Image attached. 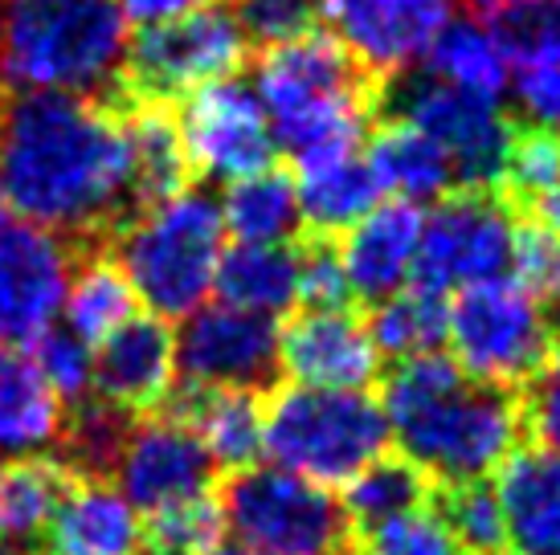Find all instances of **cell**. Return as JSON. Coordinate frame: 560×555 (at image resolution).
<instances>
[{
  "instance_id": "cell-27",
  "label": "cell",
  "mask_w": 560,
  "mask_h": 555,
  "mask_svg": "<svg viewBox=\"0 0 560 555\" xmlns=\"http://www.w3.org/2000/svg\"><path fill=\"white\" fill-rule=\"evenodd\" d=\"M131 425H136L131 413H124L119 404L86 397L70 404V413H62V429H58L49 458L74 482H107L119 470Z\"/></svg>"
},
{
  "instance_id": "cell-41",
  "label": "cell",
  "mask_w": 560,
  "mask_h": 555,
  "mask_svg": "<svg viewBox=\"0 0 560 555\" xmlns=\"http://www.w3.org/2000/svg\"><path fill=\"white\" fill-rule=\"evenodd\" d=\"M234 16L249 49L282 46L319 25V0H237Z\"/></svg>"
},
{
  "instance_id": "cell-22",
  "label": "cell",
  "mask_w": 560,
  "mask_h": 555,
  "mask_svg": "<svg viewBox=\"0 0 560 555\" xmlns=\"http://www.w3.org/2000/svg\"><path fill=\"white\" fill-rule=\"evenodd\" d=\"M54 555H143V523L110 482H70L46 523Z\"/></svg>"
},
{
  "instance_id": "cell-5",
  "label": "cell",
  "mask_w": 560,
  "mask_h": 555,
  "mask_svg": "<svg viewBox=\"0 0 560 555\" xmlns=\"http://www.w3.org/2000/svg\"><path fill=\"white\" fill-rule=\"evenodd\" d=\"M221 209L205 188L156 204L127 221L110 237L107 253L131 282L136 298L156 310V319H185L213 291L221 258Z\"/></svg>"
},
{
  "instance_id": "cell-45",
  "label": "cell",
  "mask_w": 560,
  "mask_h": 555,
  "mask_svg": "<svg viewBox=\"0 0 560 555\" xmlns=\"http://www.w3.org/2000/svg\"><path fill=\"white\" fill-rule=\"evenodd\" d=\"M209 0H124L119 13L124 21H136V25H160V21H172V16H185L192 9H201Z\"/></svg>"
},
{
  "instance_id": "cell-32",
  "label": "cell",
  "mask_w": 560,
  "mask_h": 555,
  "mask_svg": "<svg viewBox=\"0 0 560 555\" xmlns=\"http://www.w3.org/2000/svg\"><path fill=\"white\" fill-rule=\"evenodd\" d=\"M381 201V185H376L369 160H343L336 168L307 172L299 185V213H303V233H324V237H340L352 229L360 216L373 213Z\"/></svg>"
},
{
  "instance_id": "cell-25",
  "label": "cell",
  "mask_w": 560,
  "mask_h": 555,
  "mask_svg": "<svg viewBox=\"0 0 560 555\" xmlns=\"http://www.w3.org/2000/svg\"><path fill=\"white\" fill-rule=\"evenodd\" d=\"M213 291L225 307L254 310L275 319L299 303V258L295 241H270V246H249L237 241L230 253L218 258Z\"/></svg>"
},
{
  "instance_id": "cell-23",
  "label": "cell",
  "mask_w": 560,
  "mask_h": 555,
  "mask_svg": "<svg viewBox=\"0 0 560 555\" xmlns=\"http://www.w3.org/2000/svg\"><path fill=\"white\" fill-rule=\"evenodd\" d=\"M127 139V192H131V213L140 216L156 204L188 192L192 164H188L180 123L168 107L160 103H131L119 110Z\"/></svg>"
},
{
  "instance_id": "cell-17",
  "label": "cell",
  "mask_w": 560,
  "mask_h": 555,
  "mask_svg": "<svg viewBox=\"0 0 560 555\" xmlns=\"http://www.w3.org/2000/svg\"><path fill=\"white\" fill-rule=\"evenodd\" d=\"M279 368L303 388L369 392L381 380V352L352 310H303L279 331Z\"/></svg>"
},
{
  "instance_id": "cell-44",
  "label": "cell",
  "mask_w": 560,
  "mask_h": 555,
  "mask_svg": "<svg viewBox=\"0 0 560 555\" xmlns=\"http://www.w3.org/2000/svg\"><path fill=\"white\" fill-rule=\"evenodd\" d=\"M515 98L528 110L532 127H545L560 135V62L524 70L515 78Z\"/></svg>"
},
{
  "instance_id": "cell-16",
  "label": "cell",
  "mask_w": 560,
  "mask_h": 555,
  "mask_svg": "<svg viewBox=\"0 0 560 555\" xmlns=\"http://www.w3.org/2000/svg\"><path fill=\"white\" fill-rule=\"evenodd\" d=\"M319 21L385 82L425 58L451 0H319Z\"/></svg>"
},
{
  "instance_id": "cell-19",
  "label": "cell",
  "mask_w": 560,
  "mask_h": 555,
  "mask_svg": "<svg viewBox=\"0 0 560 555\" xmlns=\"http://www.w3.org/2000/svg\"><path fill=\"white\" fill-rule=\"evenodd\" d=\"M156 413L180 421L201 437L218 470H249L262 453V416L266 392L249 388H213L197 380H180L168 388V397Z\"/></svg>"
},
{
  "instance_id": "cell-1",
  "label": "cell",
  "mask_w": 560,
  "mask_h": 555,
  "mask_svg": "<svg viewBox=\"0 0 560 555\" xmlns=\"http://www.w3.org/2000/svg\"><path fill=\"white\" fill-rule=\"evenodd\" d=\"M4 209L74 249H107L131 213L119 110L58 91L0 98Z\"/></svg>"
},
{
  "instance_id": "cell-21",
  "label": "cell",
  "mask_w": 560,
  "mask_h": 555,
  "mask_svg": "<svg viewBox=\"0 0 560 555\" xmlns=\"http://www.w3.org/2000/svg\"><path fill=\"white\" fill-rule=\"evenodd\" d=\"M495 494L515 555H560V453L520 446L499 465Z\"/></svg>"
},
{
  "instance_id": "cell-2",
  "label": "cell",
  "mask_w": 560,
  "mask_h": 555,
  "mask_svg": "<svg viewBox=\"0 0 560 555\" xmlns=\"http://www.w3.org/2000/svg\"><path fill=\"white\" fill-rule=\"evenodd\" d=\"M385 421L409 462L434 482L487 479L524 437L520 392L479 385L451 355H413L381 371Z\"/></svg>"
},
{
  "instance_id": "cell-28",
  "label": "cell",
  "mask_w": 560,
  "mask_h": 555,
  "mask_svg": "<svg viewBox=\"0 0 560 555\" xmlns=\"http://www.w3.org/2000/svg\"><path fill=\"white\" fill-rule=\"evenodd\" d=\"M62 307L82 343H103L136 319V291L107 249H79Z\"/></svg>"
},
{
  "instance_id": "cell-29",
  "label": "cell",
  "mask_w": 560,
  "mask_h": 555,
  "mask_svg": "<svg viewBox=\"0 0 560 555\" xmlns=\"http://www.w3.org/2000/svg\"><path fill=\"white\" fill-rule=\"evenodd\" d=\"M221 225L234 233L237 241L249 246H270V241H295L303 233L299 213V180L287 168H266L258 176L234 180L225 188Z\"/></svg>"
},
{
  "instance_id": "cell-34",
  "label": "cell",
  "mask_w": 560,
  "mask_h": 555,
  "mask_svg": "<svg viewBox=\"0 0 560 555\" xmlns=\"http://www.w3.org/2000/svg\"><path fill=\"white\" fill-rule=\"evenodd\" d=\"M364 327H369L381 359L389 355L393 364H401L413 355H430L446 343V294L405 286L393 298L376 303Z\"/></svg>"
},
{
  "instance_id": "cell-46",
  "label": "cell",
  "mask_w": 560,
  "mask_h": 555,
  "mask_svg": "<svg viewBox=\"0 0 560 555\" xmlns=\"http://www.w3.org/2000/svg\"><path fill=\"white\" fill-rule=\"evenodd\" d=\"M515 221H532V225H540V229L557 233L560 237V185H552L548 192H540V197H536L524 213L515 216Z\"/></svg>"
},
{
  "instance_id": "cell-48",
  "label": "cell",
  "mask_w": 560,
  "mask_h": 555,
  "mask_svg": "<svg viewBox=\"0 0 560 555\" xmlns=\"http://www.w3.org/2000/svg\"><path fill=\"white\" fill-rule=\"evenodd\" d=\"M209 555H254V552H246V547H213Z\"/></svg>"
},
{
  "instance_id": "cell-18",
  "label": "cell",
  "mask_w": 560,
  "mask_h": 555,
  "mask_svg": "<svg viewBox=\"0 0 560 555\" xmlns=\"http://www.w3.org/2000/svg\"><path fill=\"white\" fill-rule=\"evenodd\" d=\"M176 335L156 315H136L91 355V385L98 401L119 404L124 413H156L176 385Z\"/></svg>"
},
{
  "instance_id": "cell-8",
  "label": "cell",
  "mask_w": 560,
  "mask_h": 555,
  "mask_svg": "<svg viewBox=\"0 0 560 555\" xmlns=\"http://www.w3.org/2000/svg\"><path fill=\"white\" fill-rule=\"evenodd\" d=\"M376 119H401L418 127L446 155L454 188H495L499 192L515 135V119L503 115L499 103L458 91L430 70L425 74L401 70L381 82Z\"/></svg>"
},
{
  "instance_id": "cell-20",
  "label": "cell",
  "mask_w": 560,
  "mask_h": 555,
  "mask_svg": "<svg viewBox=\"0 0 560 555\" xmlns=\"http://www.w3.org/2000/svg\"><path fill=\"white\" fill-rule=\"evenodd\" d=\"M421 221L425 216L418 213V204L385 201L352 225L348 241L340 246V258L357 303L376 307L405 291V282L413 274V258H418Z\"/></svg>"
},
{
  "instance_id": "cell-39",
  "label": "cell",
  "mask_w": 560,
  "mask_h": 555,
  "mask_svg": "<svg viewBox=\"0 0 560 555\" xmlns=\"http://www.w3.org/2000/svg\"><path fill=\"white\" fill-rule=\"evenodd\" d=\"M33 368L42 371V380L62 404H79L91 392V352L70 327H46L30 343Z\"/></svg>"
},
{
  "instance_id": "cell-26",
  "label": "cell",
  "mask_w": 560,
  "mask_h": 555,
  "mask_svg": "<svg viewBox=\"0 0 560 555\" xmlns=\"http://www.w3.org/2000/svg\"><path fill=\"white\" fill-rule=\"evenodd\" d=\"M373 152H369V168H373L381 192H397L401 201H438L454 188V172L446 155L438 152L418 127L401 123V119H376Z\"/></svg>"
},
{
  "instance_id": "cell-13",
  "label": "cell",
  "mask_w": 560,
  "mask_h": 555,
  "mask_svg": "<svg viewBox=\"0 0 560 555\" xmlns=\"http://www.w3.org/2000/svg\"><path fill=\"white\" fill-rule=\"evenodd\" d=\"M74 249L0 204V343L30 347L66 303Z\"/></svg>"
},
{
  "instance_id": "cell-37",
  "label": "cell",
  "mask_w": 560,
  "mask_h": 555,
  "mask_svg": "<svg viewBox=\"0 0 560 555\" xmlns=\"http://www.w3.org/2000/svg\"><path fill=\"white\" fill-rule=\"evenodd\" d=\"M225 519L218 494H197L148 515L143 523V555H209L218 547Z\"/></svg>"
},
{
  "instance_id": "cell-35",
  "label": "cell",
  "mask_w": 560,
  "mask_h": 555,
  "mask_svg": "<svg viewBox=\"0 0 560 555\" xmlns=\"http://www.w3.org/2000/svg\"><path fill=\"white\" fill-rule=\"evenodd\" d=\"M430 510L451 540L463 547V555H503L508 552V531H503V507H499L495 482H434Z\"/></svg>"
},
{
  "instance_id": "cell-31",
  "label": "cell",
  "mask_w": 560,
  "mask_h": 555,
  "mask_svg": "<svg viewBox=\"0 0 560 555\" xmlns=\"http://www.w3.org/2000/svg\"><path fill=\"white\" fill-rule=\"evenodd\" d=\"M70 482L74 479L49 453L0 462V543L30 552V543L42 540L49 515Z\"/></svg>"
},
{
  "instance_id": "cell-14",
  "label": "cell",
  "mask_w": 560,
  "mask_h": 555,
  "mask_svg": "<svg viewBox=\"0 0 560 555\" xmlns=\"http://www.w3.org/2000/svg\"><path fill=\"white\" fill-rule=\"evenodd\" d=\"M176 368L197 385L270 392L282 376L279 327L266 315L225 303L192 310L176 335Z\"/></svg>"
},
{
  "instance_id": "cell-9",
  "label": "cell",
  "mask_w": 560,
  "mask_h": 555,
  "mask_svg": "<svg viewBox=\"0 0 560 555\" xmlns=\"http://www.w3.org/2000/svg\"><path fill=\"white\" fill-rule=\"evenodd\" d=\"M254 54L246 33L237 25L234 4H201L185 16L160 25H143L127 37L124 54V94L131 103H160L168 107L201 86L234 78ZM124 107V110H127Z\"/></svg>"
},
{
  "instance_id": "cell-33",
  "label": "cell",
  "mask_w": 560,
  "mask_h": 555,
  "mask_svg": "<svg viewBox=\"0 0 560 555\" xmlns=\"http://www.w3.org/2000/svg\"><path fill=\"white\" fill-rule=\"evenodd\" d=\"M425 70L491 103H499V94L508 91V62L491 42V33L479 29L470 16H454L438 29V37L425 49Z\"/></svg>"
},
{
  "instance_id": "cell-38",
  "label": "cell",
  "mask_w": 560,
  "mask_h": 555,
  "mask_svg": "<svg viewBox=\"0 0 560 555\" xmlns=\"http://www.w3.org/2000/svg\"><path fill=\"white\" fill-rule=\"evenodd\" d=\"M299 258V303L303 310H352L357 294L343 274L340 237L324 233H299L295 237Z\"/></svg>"
},
{
  "instance_id": "cell-30",
  "label": "cell",
  "mask_w": 560,
  "mask_h": 555,
  "mask_svg": "<svg viewBox=\"0 0 560 555\" xmlns=\"http://www.w3.org/2000/svg\"><path fill=\"white\" fill-rule=\"evenodd\" d=\"M434 479L418 470L405 453H381L343 486V515L352 523V535H364L373 527L389 523L397 515L430 507Z\"/></svg>"
},
{
  "instance_id": "cell-24",
  "label": "cell",
  "mask_w": 560,
  "mask_h": 555,
  "mask_svg": "<svg viewBox=\"0 0 560 555\" xmlns=\"http://www.w3.org/2000/svg\"><path fill=\"white\" fill-rule=\"evenodd\" d=\"M62 429V401L49 392L25 352L0 343V462L54 453Z\"/></svg>"
},
{
  "instance_id": "cell-36",
  "label": "cell",
  "mask_w": 560,
  "mask_h": 555,
  "mask_svg": "<svg viewBox=\"0 0 560 555\" xmlns=\"http://www.w3.org/2000/svg\"><path fill=\"white\" fill-rule=\"evenodd\" d=\"M503 62L524 70L560 62V0H515L487 16Z\"/></svg>"
},
{
  "instance_id": "cell-49",
  "label": "cell",
  "mask_w": 560,
  "mask_h": 555,
  "mask_svg": "<svg viewBox=\"0 0 560 555\" xmlns=\"http://www.w3.org/2000/svg\"><path fill=\"white\" fill-rule=\"evenodd\" d=\"M0 555H30L25 547H13V543H0Z\"/></svg>"
},
{
  "instance_id": "cell-10",
  "label": "cell",
  "mask_w": 560,
  "mask_h": 555,
  "mask_svg": "<svg viewBox=\"0 0 560 555\" xmlns=\"http://www.w3.org/2000/svg\"><path fill=\"white\" fill-rule=\"evenodd\" d=\"M446 340L470 380L512 392H524L557 347L540 303L508 278L475 282L454 298L446 307Z\"/></svg>"
},
{
  "instance_id": "cell-6",
  "label": "cell",
  "mask_w": 560,
  "mask_h": 555,
  "mask_svg": "<svg viewBox=\"0 0 560 555\" xmlns=\"http://www.w3.org/2000/svg\"><path fill=\"white\" fill-rule=\"evenodd\" d=\"M389 421L373 392L275 385L266 392V458L319 486H340L389 453Z\"/></svg>"
},
{
  "instance_id": "cell-12",
  "label": "cell",
  "mask_w": 560,
  "mask_h": 555,
  "mask_svg": "<svg viewBox=\"0 0 560 555\" xmlns=\"http://www.w3.org/2000/svg\"><path fill=\"white\" fill-rule=\"evenodd\" d=\"M180 139L192 176L230 180V185L275 168L279 155L262 103L242 78H221L213 86L188 94L180 110Z\"/></svg>"
},
{
  "instance_id": "cell-47",
  "label": "cell",
  "mask_w": 560,
  "mask_h": 555,
  "mask_svg": "<svg viewBox=\"0 0 560 555\" xmlns=\"http://www.w3.org/2000/svg\"><path fill=\"white\" fill-rule=\"evenodd\" d=\"M503 4H515V0H467L470 16H482V21L495 13V9H503Z\"/></svg>"
},
{
  "instance_id": "cell-3",
  "label": "cell",
  "mask_w": 560,
  "mask_h": 555,
  "mask_svg": "<svg viewBox=\"0 0 560 555\" xmlns=\"http://www.w3.org/2000/svg\"><path fill=\"white\" fill-rule=\"evenodd\" d=\"M254 91L275 143L299 176H307L357 155L360 139L376 123L381 78L336 33L315 25L303 37L262 49Z\"/></svg>"
},
{
  "instance_id": "cell-42",
  "label": "cell",
  "mask_w": 560,
  "mask_h": 555,
  "mask_svg": "<svg viewBox=\"0 0 560 555\" xmlns=\"http://www.w3.org/2000/svg\"><path fill=\"white\" fill-rule=\"evenodd\" d=\"M512 265L515 282L536 298L548 303L560 294V237L540 229L532 221H515L512 233Z\"/></svg>"
},
{
  "instance_id": "cell-15",
  "label": "cell",
  "mask_w": 560,
  "mask_h": 555,
  "mask_svg": "<svg viewBox=\"0 0 560 555\" xmlns=\"http://www.w3.org/2000/svg\"><path fill=\"white\" fill-rule=\"evenodd\" d=\"M115 479L136 510H160L213 491L218 465L201 446V437L164 413H148L131 425Z\"/></svg>"
},
{
  "instance_id": "cell-11",
  "label": "cell",
  "mask_w": 560,
  "mask_h": 555,
  "mask_svg": "<svg viewBox=\"0 0 560 555\" xmlns=\"http://www.w3.org/2000/svg\"><path fill=\"white\" fill-rule=\"evenodd\" d=\"M512 233L515 213L495 188H451L421 221L409 286L446 294L451 286L503 278L512 265Z\"/></svg>"
},
{
  "instance_id": "cell-7",
  "label": "cell",
  "mask_w": 560,
  "mask_h": 555,
  "mask_svg": "<svg viewBox=\"0 0 560 555\" xmlns=\"http://www.w3.org/2000/svg\"><path fill=\"white\" fill-rule=\"evenodd\" d=\"M221 519L254 555H352V523L336 494L279 470L249 465L225 479Z\"/></svg>"
},
{
  "instance_id": "cell-40",
  "label": "cell",
  "mask_w": 560,
  "mask_h": 555,
  "mask_svg": "<svg viewBox=\"0 0 560 555\" xmlns=\"http://www.w3.org/2000/svg\"><path fill=\"white\" fill-rule=\"evenodd\" d=\"M352 555H463V547L451 540L434 510L421 507L357 535Z\"/></svg>"
},
{
  "instance_id": "cell-43",
  "label": "cell",
  "mask_w": 560,
  "mask_h": 555,
  "mask_svg": "<svg viewBox=\"0 0 560 555\" xmlns=\"http://www.w3.org/2000/svg\"><path fill=\"white\" fill-rule=\"evenodd\" d=\"M524 404V433H532L540 449L560 453V343L548 355L545 371L520 392Z\"/></svg>"
},
{
  "instance_id": "cell-4",
  "label": "cell",
  "mask_w": 560,
  "mask_h": 555,
  "mask_svg": "<svg viewBox=\"0 0 560 555\" xmlns=\"http://www.w3.org/2000/svg\"><path fill=\"white\" fill-rule=\"evenodd\" d=\"M127 21L110 0H0V91L79 94L110 110L124 94Z\"/></svg>"
}]
</instances>
